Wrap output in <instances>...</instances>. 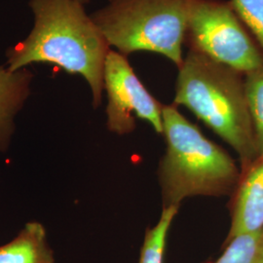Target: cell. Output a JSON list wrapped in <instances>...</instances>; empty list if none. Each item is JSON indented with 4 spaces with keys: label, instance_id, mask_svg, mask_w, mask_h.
I'll return each instance as SVG.
<instances>
[{
    "label": "cell",
    "instance_id": "3957f363",
    "mask_svg": "<svg viewBox=\"0 0 263 263\" xmlns=\"http://www.w3.org/2000/svg\"><path fill=\"white\" fill-rule=\"evenodd\" d=\"M167 149L161 162L164 208L192 196H222L238 186L241 174L221 147L207 139L175 105L162 110Z\"/></svg>",
    "mask_w": 263,
    "mask_h": 263
},
{
    "label": "cell",
    "instance_id": "5b68a950",
    "mask_svg": "<svg viewBox=\"0 0 263 263\" xmlns=\"http://www.w3.org/2000/svg\"><path fill=\"white\" fill-rule=\"evenodd\" d=\"M190 49L248 74L263 66V50L238 17L231 2L194 0L188 13Z\"/></svg>",
    "mask_w": 263,
    "mask_h": 263
},
{
    "label": "cell",
    "instance_id": "5bb4252c",
    "mask_svg": "<svg viewBox=\"0 0 263 263\" xmlns=\"http://www.w3.org/2000/svg\"><path fill=\"white\" fill-rule=\"evenodd\" d=\"M76 1H78V2H80V3H82L84 5L86 3H89L91 0H76Z\"/></svg>",
    "mask_w": 263,
    "mask_h": 263
},
{
    "label": "cell",
    "instance_id": "9c48e42d",
    "mask_svg": "<svg viewBox=\"0 0 263 263\" xmlns=\"http://www.w3.org/2000/svg\"><path fill=\"white\" fill-rule=\"evenodd\" d=\"M0 263H55L43 226L29 222L14 240L1 246Z\"/></svg>",
    "mask_w": 263,
    "mask_h": 263
},
{
    "label": "cell",
    "instance_id": "7a4b0ae2",
    "mask_svg": "<svg viewBox=\"0 0 263 263\" xmlns=\"http://www.w3.org/2000/svg\"><path fill=\"white\" fill-rule=\"evenodd\" d=\"M179 68L175 104L187 107L233 147L246 171L258 153L244 74L192 49Z\"/></svg>",
    "mask_w": 263,
    "mask_h": 263
},
{
    "label": "cell",
    "instance_id": "52a82bcc",
    "mask_svg": "<svg viewBox=\"0 0 263 263\" xmlns=\"http://www.w3.org/2000/svg\"><path fill=\"white\" fill-rule=\"evenodd\" d=\"M263 229V156L244 171L237 186L227 242Z\"/></svg>",
    "mask_w": 263,
    "mask_h": 263
},
{
    "label": "cell",
    "instance_id": "8fae6325",
    "mask_svg": "<svg viewBox=\"0 0 263 263\" xmlns=\"http://www.w3.org/2000/svg\"><path fill=\"white\" fill-rule=\"evenodd\" d=\"M227 243L215 263H263V229L237 236Z\"/></svg>",
    "mask_w": 263,
    "mask_h": 263
},
{
    "label": "cell",
    "instance_id": "7c38bea8",
    "mask_svg": "<svg viewBox=\"0 0 263 263\" xmlns=\"http://www.w3.org/2000/svg\"><path fill=\"white\" fill-rule=\"evenodd\" d=\"M245 76L247 103L259 157L263 156V66Z\"/></svg>",
    "mask_w": 263,
    "mask_h": 263
},
{
    "label": "cell",
    "instance_id": "ba28073f",
    "mask_svg": "<svg viewBox=\"0 0 263 263\" xmlns=\"http://www.w3.org/2000/svg\"><path fill=\"white\" fill-rule=\"evenodd\" d=\"M33 74L27 67L12 71L0 66V151L8 146L14 119L30 94Z\"/></svg>",
    "mask_w": 263,
    "mask_h": 263
},
{
    "label": "cell",
    "instance_id": "30bf717a",
    "mask_svg": "<svg viewBox=\"0 0 263 263\" xmlns=\"http://www.w3.org/2000/svg\"><path fill=\"white\" fill-rule=\"evenodd\" d=\"M179 206L164 208L159 221L148 229L144 237L141 251L140 263H163L167 236Z\"/></svg>",
    "mask_w": 263,
    "mask_h": 263
},
{
    "label": "cell",
    "instance_id": "9a60e30c",
    "mask_svg": "<svg viewBox=\"0 0 263 263\" xmlns=\"http://www.w3.org/2000/svg\"><path fill=\"white\" fill-rule=\"evenodd\" d=\"M111 1H114V0H109V2H111Z\"/></svg>",
    "mask_w": 263,
    "mask_h": 263
},
{
    "label": "cell",
    "instance_id": "8992f818",
    "mask_svg": "<svg viewBox=\"0 0 263 263\" xmlns=\"http://www.w3.org/2000/svg\"><path fill=\"white\" fill-rule=\"evenodd\" d=\"M104 89L107 93V127L125 135L134 131L135 116L163 134V106L144 88L126 56L110 50L104 64Z\"/></svg>",
    "mask_w": 263,
    "mask_h": 263
},
{
    "label": "cell",
    "instance_id": "4fadbf2b",
    "mask_svg": "<svg viewBox=\"0 0 263 263\" xmlns=\"http://www.w3.org/2000/svg\"><path fill=\"white\" fill-rule=\"evenodd\" d=\"M233 9L263 50V0H231Z\"/></svg>",
    "mask_w": 263,
    "mask_h": 263
},
{
    "label": "cell",
    "instance_id": "277c9868",
    "mask_svg": "<svg viewBox=\"0 0 263 263\" xmlns=\"http://www.w3.org/2000/svg\"><path fill=\"white\" fill-rule=\"evenodd\" d=\"M194 0H114L91 15L109 46L128 56L151 51L180 66Z\"/></svg>",
    "mask_w": 263,
    "mask_h": 263
},
{
    "label": "cell",
    "instance_id": "6da1fadb",
    "mask_svg": "<svg viewBox=\"0 0 263 263\" xmlns=\"http://www.w3.org/2000/svg\"><path fill=\"white\" fill-rule=\"evenodd\" d=\"M34 27L6 52V66L15 71L31 64H51L84 77L93 104L102 102L104 64L110 51L104 34L76 0H29Z\"/></svg>",
    "mask_w": 263,
    "mask_h": 263
}]
</instances>
